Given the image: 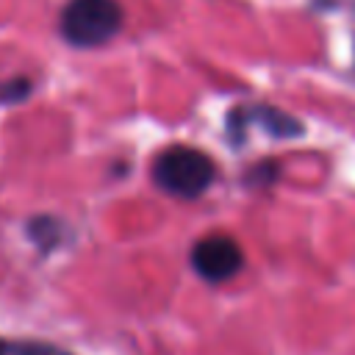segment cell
<instances>
[{"label": "cell", "instance_id": "obj_4", "mask_svg": "<svg viewBox=\"0 0 355 355\" xmlns=\"http://www.w3.org/2000/svg\"><path fill=\"white\" fill-rule=\"evenodd\" d=\"M247 125H261L272 136H297L302 130L294 116H288V114H283L277 108H269V105L239 108L236 114H230V133L233 130H244Z\"/></svg>", "mask_w": 355, "mask_h": 355}, {"label": "cell", "instance_id": "obj_6", "mask_svg": "<svg viewBox=\"0 0 355 355\" xmlns=\"http://www.w3.org/2000/svg\"><path fill=\"white\" fill-rule=\"evenodd\" d=\"M25 92H28V83H25V80H17V83H11V86H3V89H0V94H3V97L14 94L11 100H22V94H25Z\"/></svg>", "mask_w": 355, "mask_h": 355}, {"label": "cell", "instance_id": "obj_3", "mask_svg": "<svg viewBox=\"0 0 355 355\" xmlns=\"http://www.w3.org/2000/svg\"><path fill=\"white\" fill-rule=\"evenodd\" d=\"M191 266L197 269L200 277H205L211 283H222V280H230L244 266V252L236 239H230L225 233H214L194 244Z\"/></svg>", "mask_w": 355, "mask_h": 355}, {"label": "cell", "instance_id": "obj_1", "mask_svg": "<svg viewBox=\"0 0 355 355\" xmlns=\"http://www.w3.org/2000/svg\"><path fill=\"white\" fill-rule=\"evenodd\" d=\"M153 175L164 191L191 200V197H200L214 183L216 169H214V161L202 150L186 147V144H172L158 153V158L153 164Z\"/></svg>", "mask_w": 355, "mask_h": 355}, {"label": "cell", "instance_id": "obj_2", "mask_svg": "<svg viewBox=\"0 0 355 355\" xmlns=\"http://www.w3.org/2000/svg\"><path fill=\"white\" fill-rule=\"evenodd\" d=\"M122 28L116 0H69L61 11V33L78 47H94L114 39Z\"/></svg>", "mask_w": 355, "mask_h": 355}, {"label": "cell", "instance_id": "obj_5", "mask_svg": "<svg viewBox=\"0 0 355 355\" xmlns=\"http://www.w3.org/2000/svg\"><path fill=\"white\" fill-rule=\"evenodd\" d=\"M0 355H72V352L58 349V347H53V344H42V341L0 338Z\"/></svg>", "mask_w": 355, "mask_h": 355}]
</instances>
